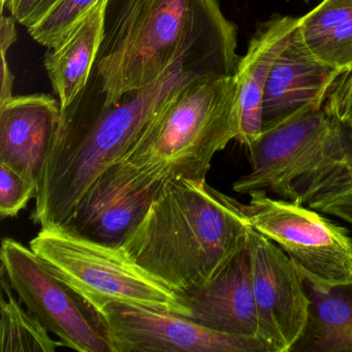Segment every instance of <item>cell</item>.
Listing matches in <instances>:
<instances>
[{"label": "cell", "mask_w": 352, "mask_h": 352, "mask_svg": "<svg viewBox=\"0 0 352 352\" xmlns=\"http://www.w3.org/2000/svg\"><path fill=\"white\" fill-rule=\"evenodd\" d=\"M201 77L216 76L181 61L152 85L106 102L94 69L85 89L61 109L32 221L41 228L65 226L100 178L153 129L180 90Z\"/></svg>", "instance_id": "obj_1"}, {"label": "cell", "mask_w": 352, "mask_h": 352, "mask_svg": "<svg viewBox=\"0 0 352 352\" xmlns=\"http://www.w3.org/2000/svg\"><path fill=\"white\" fill-rule=\"evenodd\" d=\"M238 30L219 0H107L94 73L104 100L157 82L181 61L212 75H236Z\"/></svg>", "instance_id": "obj_2"}, {"label": "cell", "mask_w": 352, "mask_h": 352, "mask_svg": "<svg viewBox=\"0 0 352 352\" xmlns=\"http://www.w3.org/2000/svg\"><path fill=\"white\" fill-rule=\"evenodd\" d=\"M244 204L206 180L164 185L121 248L146 272L181 296L215 278L249 240Z\"/></svg>", "instance_id": "obj_3"}, {"label": "cell", "mask_w": 352, "mask_h": 352, "mask_svg": "<svg viewBox=\"0 0 352 352\" xmlns=\"http://www.w3.org/2000/svg\"><path fill=\"white\" fill-rule=\"evenodd\" d=\"M238 135L236 76L197 78L180 90L153 129L100 181L125 191L160 192L176 179L206 180L215 154Z\"/></svg>", "instance_id": "obj_4"}, {"label": "cell", "mask_w": 352, "mask_h": 352, "mask_svg": "<svg viewBox=\"0 0 352 352\" xmlns=\"http://www.w3.org/2000/svg\"><path fill=\"white\" fill-rule=\"evenodd\" d=\"M30 247L100 315L112 305H127L191 316L180 294L131 261L120 246L50 226L41 228Z\"/></svg>", "instance_id": "obj_5"}, {"label": "cell", "mask_w": 352, "mask_h": 352, "mask_svg": "<svg viewBox=\"0 0 352 352\" xmlns=\"http://www.w3.org/2000/svg\"><path fill=\"white\" fill-rule=\"evenodd\" d=\"M244 212L251 226L277 244L305 278L317 283L352 281V238L348 230L296 201L249 193Z\"/></svg>", "instance_id": "obj_6"}, {"label": "cell", "mask_w": 352, "mask_h": 352, "mask_svg": "<svg viewBox=\"0 0 352 352\" xmlns=\"http://www.w3.org/2000/svg\"><path fill=\"white\" fill-rule=\"evenodd\" d=\"M0 258L1 273L20 302L63 346L81 352H114L102 315L55 276L30 247L3 239Z\"/></svg>", "instance_id": "obj_7"}, {"label": "cell", "mask_w": 352, "mask_h": 352, "mask_svg": "<svg viewBox=\"0 0 352 352\" xmlns=\"http://www.w3.org/2000/svg\"><path fill=\"white\" fill-rule=\"evenodd\" d=\"M249 248L259 337L271 352H290L308 323L304 276L277 244L253 228Z\"/></svg>", "instance_id": "obj_8"}, {"label": "cell", "mask_w": 352, "mask_h": 352, "mask_svg": "<svg viewBox=\"0 0 352 352\" xmlns=\"http://www.w3.org/2000/svg\"><path fill=\"white\" fill-rule=\"evenodd\" d=\"M102 316L114 352H271L259 338L212 331L168 311L112 305Z\"/></svg>", "instance_id": "obj_9"}, {"label": "cell", "mask_w": 352, "mask_h": 352, "mask_svg": "<svg viewBox=\"0 0 352 352\" xmlns=\"http://www.w3.org/2000/svg\"><path fill=\"white\" fill-rule=\"evenodd\" d=\"M331 117L324 109L300 113L280 124L261 131L249 146L250 172L232 184L238 193L265 191L290 199V187L298 162L322 137Z\"/></svg>", "instance_id": "obj_10"}, {"label": "cell", "mask_w": 352, "mask_h": 352, "mask_svg": "<svg viewBox=\"0 0 352 352\" xmlns=\"http://www.w3.org/2000/svg\"><path fill=\"white\" fill-rule=\"evenodd\" d=\"M340 75L313 53L298 26L274 63L265 84L261 131L300 113L322 109Z\"/></svg>", "instance_id": "obj_11"}, {"label": "cell", "mask_w": 352, "mask_h": 352, "mask_svg": "<svg viewBox=\"0 0 352 352\" xmlns=\"http://www.w3.org/2000/svg\"><path fill=\"white\" fill-rule=\"evenodd\" d=\"M289 201L352 224L351 129L331 118L327 131L300 160Z\"/></svg>", "instance_id": "obj_12"}, {"label": "cell", "mask_w": 352, "mask_h": 352, "mask_svg": "<svg viewBox=\"0 0 352 352\" xmlns=\"http://www.w3.org/2000/svg\"><path fill=\"white\" fill-rule=\"evenodd\" d=\"M61 117L60 102L49 94L13 96L0 104V164L40 187Z\"/></svg>", "instance_id": "obj_13"}, {"label": "cell", "mask_w": 352, "mask_h": 352, "mask_svg": "<svg viewBox=\"0 0 352 352\" xmlns=\"http://www.w3.org/2000/svg\"><path fill=\"white\" fill-rule=\"evenodd\" d=\"M195 322L236 337L259 338L248 244L215 278L182 296Z\"/></svg>", "instance_id": "obj_14"}, {"label": "cell", "mask_w": 352, "mask_h": 352, "mask_svg": "<svg viewBox=\"0 0 352 352\" xmlns=\"http://www.w3.org/2000/svg\"><path fill=\"white\" fill-rule=\"evenodd\" d=\"M300 18L275 15L261 24L240 58L236 72L239 135L236 141L249 147L261 133V106L265 84L274 63L283 52Z\"/></svg>", "instance_id": "obj_15"}, {"label": "cell", "mask_w": 352, "mask_h": 352, "mask_svg": "<svg viewBox=\"0 0 352 352\" xmlns=\"http://www.w3.org/2000/svg\"><path fill=\"white\" fill-rule=\"evenodd\" d=\"M107 0L96 3L63 38L49 49L45 67L61 109L85 89L104 38Z\"/></svg>", "instance_id": "obj_16"}, {"label": "cell", "mask_w": 352, "mask_h": 352, "mask_svg": "<svg viewBox=\"0 0 352 352\" xmlns=\"http://www.w3.org/2000/svg\"><path fill=\"white\" fill-rule=\"evenodd\" d=\"M157 191H124L100 182L80 204L65 228L106 244L121 246L141 220Z\"/></svg>", "instance_id": "obj_17"}, {"label": "cell", "mask_w": 352, "mask_h": 352, "mask_svg": "<svg viewBox=\"0 0 352 352\" xmlns=\"http://www.w3.org/2000/svg\"><path fill=\"white\" fill-rule=\"evenodd\" d=\"M305 287L308 323L290 352H352V281L327 285L305 278Z\"/></svg>", "instance_id": "obj_18"}, {"label": "cell", "mask_w": 352, "mask_h": 352, "mask_svg": "<svg viewBox=\"0 0 352 352\" xmlns=\"http://www.w3.org/2000/svg\"><path fill=\"white\" fill-rule=\"evenodd\" d=\"M13 292L5 274L1 273L0 351L54 352L63 346L51 337L50 331L32 313L22 308Z\"/></svg>", "instance_id": "obj_19"}, {"label": "cell", "mask_w": 352, "mask_h": 352, "mask_svg": "<svg viewBox=\"0 0 352 352\" xmlns=\"http://www.w3.org/2000/svg\"><path fill=\"white\" fill-rule=\"evenodd\" d=\"M100 1L58 0L28 32L38 44L53 48Z\"/></svg>", "instance_id": "obj_20"}, {"label": "cell", "mask_w": 352, "mask_h": 352, "mask_svg": "<svg viewBox=\"0 0 352 352\" xmlns=\"http://www.w3.org/2000/svg\"><path fill=\"white\" fill-rule=\"evenodd\" d=\"M306 42L320 60L340 73L352 69V20Z\"/></svg>", "instance_id": "obj_21"}, {"label": "cell", "mask_w": 352, "mask_h": 352, "mask_svg": "<svg viewBox=\"0 0 352 352\" xmlns=\"http://www.w3.org/2000/svg\"><path fill=\"white\" fill-rule=\"evenodd\" d=\"M352 20V0H322L300 18L298 28L305 40L327 34Z\"/></svg>", "instance_id": "obj_22"}, {"label": "cell", "mask_w": 352, "mask_h": 352, "mask_svg": "<svg viewBox=\"0 0 352 352\" xmlns=\"http://www.w3.org/2000/svg\"><path fill=\"white\" fill-rule=\"evenodd\" d=\"M38 192V185L17 170L0 164V215L1 219L16 217Z\"/></svg>", "instance_id": "obj_23"}, {"label": "cell", "mask_w": 352, "mask_h": 352, "mask_svg": "<svg viewBox=\"0 0 352 352\" xmlns=\"http://www.w3.org/2000/svg\"><path fill=\"white\" fill-rule=\"evenodd\" d=\"M327 100L329 116L352 129V69L338 77Z\"/></svg>", "instance_id": "obj_24"}, {"label": "cell", "mask_w": 352, "mask_h": 352, "mask_svg": "<svg viewBox=\"0 0 352 352\" xmlns=\"http://www.w3.org/2000/svg\"><path fill=\"white\" fill-rule=\"evenodd\" d=\"M58 0H10L8 11L16 21L26 28H32Z\"/></svg>", "instance_id": "obj_25"}, {"label": "cell", "mask_w": 352, "mask_h": 352, "mask_svg": "<svg viewBox=\"0 0 352 352\" xmlns=\"http://www.w3.org/2000/svg\"><path fill=\"white\" fill-rule=\"evenodd\" d=\"M8 52H1V87H0V104L13 98L14 75L10 69Z\"/></svg>", "instance_id": "obj_26"}, {"label": "cell", "mask_w": 352, "mask_h": 352, "mask_svg": "<svg viewBox=\"0 0 352 352\" xmlns=\"http://www.w3.org/2000/svg\"><path fill=\"white\" fill-rule=\"evenodd\" d=\"M10 0H0V10H1V15H3L6 10H9Z\"/></svg>", "instance_id": "obj_27"}, {"label": "cell", "mask_w": 352, "mask_h": 352, "mask_svg": "<svg viewBox=\"0 0 352 352\" xmlns=\"http://www.w3.org/2000/svg\"><path fill=\"white\" fill-rule=\"evenodd\" d=\"M351 133H352V129H351Z\"/></svg>", "instance_id": "obj_28"}]
</instances>
